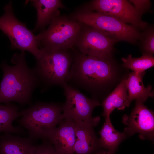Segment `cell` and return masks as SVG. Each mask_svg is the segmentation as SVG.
Returning a JSON list of instances; mask_svg holds the SVG:
<instances>
[{
  "label": "cell",
  "instance_id": "6da1fadb",
  "mask_svg": "<svg viewBox=\"0 0 154 154\" xmlns=\"http://www.w3.org/2000/svg\"><path fill=\"white\" fill-rule=\"evenodd\" d=\"M116 66L112 56L101 58L76 53L67 83L88 92L97 100L98 95L114 78Z\"/></svg>",
  "mask_w": 154,
  "mask_h": 154
},
{
  "label": "cell",
  "instance_id": "7a4b0ae2",
  "mask_svg": "<svg viewBox=\"0 0 154 154\" xmlns=\"http://www.w3.org/2000/svg\"><path fill=\"white\" fill-rule=\"evenodd\" d=\"M10 66L5 62L0 66L3 73L0 83V104L15 101L21 105L30 104L34 90L40 80L33 70L29 68L25 52L13 56Z\"/></svg>",
  "mask_w": 154,
  "mask_h": 154
},
{
  "label": "cell",
  "instance_id": "3957f363",
  "mask_svg": "<svg viewBox=\"0 0 154 154\" xmlns=\"http://www.w3.org/2000/svg\"><path fill=\"white\" fill-rule=\"evenodd\" d=\"M71 18L97 29L116 42L123 41L133 44H136L141 34L140 30L131 25L86 7L74 13Z\"/></svg>",
  "mask_w": 154,
  "mask_h": 154
},
{
  "label": "cell",
  "instance_id": "277c9868",
  "mask_svg": "<svg viewBox=\"0 0 154 154\" xmlns=\"http://www.w3.org/2000/svg\"><path fill=\"white\" fill-rule=\"evenodd\" d=\"M62 111V104L37 102L20 112L19 123L33 140L44 139L63 120Z\"/></svg>",
  "mask_w": 154,
  "mask_h": 154
},
{
  "label": "cell",
  "instance_id": "5b68a950",
  "mask_svg": "<svg viewBox=\"0 0 154 154\" xmlns=\"http://www.w3.org/2000/svg\"><path fill=\"white\" fill-rule=\"evenodd\" d=\"M40 49L41 54L33 70L46 85L62 87L67 83L74 56L68 50Z\"/></svg>",
  "mask_w": 154,
  "mask_h": 154
},
{
  "label": "cell",
  "instance_id": "8992f818",
  "mask_svg": "<svg viewBox=\"0 0 154 154\" xmlns=\"http://www.w3.org/2000/svg\"><path fill=\"white\" fill-rule=\"evenodd\" d=\"M82 24L60 13L52 20L48 28L36 35L40 48L68 50L75 46Z\"/></svg>",
  "mask_w": 154,
  "mask_h": 154
},
{
  "label": "cell",
  "instance_id": "52a82bcc",
  "mask_svg": "<svg viewBox=\"0 0 154 154\" xmlns=\"http://www.w3.org/2000/svg\"><path fill=\"white\" fill-rule=\"evenodd\" d=\"M4 9V14L0 17V29L9 38L11 48L21 52H29L37 59L41 52L37 36L27 27L25 24L16 18L11 1L5 6Z\"/></svg>",
  "mask_w": 154,
  "mask_h": 154
},
{
  "label": "cell",
  "instance_id": "ba28073f",
  "mask_svg": "<svg viewBox=\"0 0 154 154\" xmlns=\"http://www.w3.org/2000/svg\"><path fill=\"white\" fill-rule=\"evenodd\" d=\"M66 101L62 104V119H70L76 122L92 124L95 127L99 123L100 117H93L92 113L94 108L101 103L94 99L88 98L79 90L68 83L62 87Z\"/></svg>",
  "mask_w": 154,
  "mask_h": 154
},
{
  "label": "cell",
  "instance_id": "9c48e42d",
  "mask_svg": "<svg viewBox=\"0 0 154 154\" xmlns=\"http://www.w3.org/2000/svg\"><path fill=\"white\" fill-rule=\"evenodd\" d=\"M93 11L112 16L125 24L144 30L148 24L129 0H93L86 7Z\"/></svg>",
  "mask_w": 154,
  "mask_h": 154
},
{
  "label": "cell",
  "instance_id": "30bf717a",
  "mask_svg": "<svg viewBox=\"0 0 154 154\" xmlns=\"http://www.w3.org/2000/svg\"><path fill=\"white\" fill-rule=\"evenodd\" d=\"M82 24L75 45L79 52L87 56L101 58L112 56L116 41L97 29Z\"/></svg>",
  "mask_w": 154,
  "mask_h": 154
},
{
  "label": "cell",
  "instance_id": "8fae6325",
  "mask_svg": "<svg viewBox=\"0 0 154 154\" xmlns=\"http://www.w3.org/2000/svg\"><path fill=\"white\" fill-rule=\"evenodd\" d=\"M122 121L127 126L123 132L127 137L137 133L141 139L153 140L154 113L141 102L136 100L135 107L131 114L129 116L124 115Z\"/></svg>",
  "mask_w": 154,
  "mask_h": 154
},
{
  "label": "cell",
  "instance_id": "7c38bea8",
  "mask_svg": "<svg viewBox=\"0 0 154 154\" xmlns=\"http://www.w3.org/2000/svg\"><path fill=\"white\" fill-rule=\"evenodd\" d=\"M76 124L73 120L64 119L58 127L54 128L46 136L45 138L53 145L58 154H74Z\"/></svg>",
  "mask_w": 154,
  "mask_h": 154
},
{
  "label": "cell",
  "instance_id": "4fadbf2b",
  "mask_svg": "<svg viewBox=\"0 0 154 154\" xmlns=\"http://www.w3.org/2000/svg\"><path fill=\"white\" fill-rule=\"evenodd\" d=\"M76 141L74 147L75 154H92L98 149L102 148L100 139L94 129L95 127L88 123L76 122Z\"/></svg>",
  "mask_w": 154,
  "mask_h": 154
},
{
  "label": "cell",
  "instance_id": "5bb4252c",
  "mask_svg": "<svg viewBox=\"0 0 154 154\" xmlns=\"http://www.w3.org/2000/svg\"><path fill=\"white\" fill-rule=\"evenodd\" d=\"M37 147L29 137L7 133L0 135V154H34Z\"/></svg>",
  "mask_w": 154,
  "mask_h": 154
},
{
  "label": "cell",
  "instance_id": "9a60e30c",
  "mask_svg": "<svg viewBox=\"0 0 154 154\" xmlns=\"http://www.w3.org/2000/svg\"><path fill=\"white\" fill-rule=\"evenodd\" d=\"M30 1L36 8L37 13V21L33 32L43 29L59 13V9L64 7L60 0H33Z\"/></svg>",
  "mask_w": 154,
  "mask_h": 154
},
{
  "label": "cell",
  "instance_id": "2e32d148",
  "mask_svg": "<svg viewBox=\"0 0 154 154\" xmlns=\"http://www.w3.org/2000/svg\"><path fill=\"white\" fill-rule=\"evenodd\" d=\"M145 72V71L137 74L132 72L129 74L128 78L125 80L128 92L127 103L129 106L134 100L144 103L149 97L154 96L151 86L149 85L145 88L143 83V78Z\"/></svg>",
  "mask_w": 154,
  "mask_h": 154
},
{
  "label": "cell",
  "instance_id": "e0dca14e",
  "mask_svg": "<svg viewBox=\"0 0 154 154\" xmlns=\"http://www.w3.org/2000/svg\"><path fill=\"white\" fill-rule=\"evenodd\" d=\"M105 119V122L99 132L101 146L107 154H115L119 144L127 137L124 132H119L115 129L110 117Z\"/></svg>",
  "mask_w": 154,
  "mask_h": 154
},
{
  "label": "cell",
  "instance_id": "ac0fdd59",
  "mask_svg": "<svg viewBox=\"0 0 154 154\" xmlns=\"http://www.w3.org/2000/svg\"><path fill=\"white\" fill-rule=\"evenodd\" d=\"M125 80H122L101 104L103 109L102 115L105 118L110 117L111 113L116 108L123 110L129 107L127 103V90Z\"/></svg>",
  "mask_w": 154,
  "mask_h": 154
},
{
  "label": "cell",
  "instance_id": "d6986e66",
  "mask_svg": "<svg viewBox=\"0 0 154 154\" xmlns=\"http://www.w3.org/2000/svg\"><path fill=\"white\" fill-rule=\"evenodd\" d=\"M21 116L15 104L10 103L0 104V133L3 132L24 135L25 131L22 128L12 125L13 121Z\"/></svg>",
  "mask_w": 154,
  "mask_h": 154
},
{
  "label": "cell",
  "instance_id": "ffe728a7",
  "mask_svg": "<svg viewBox=\"0 0 154 154\" xmlns=\"http://www.w3.org/2000/svg\"><path fill=\"white\" fill-rule=\"evenodd\" d=\"M121 60L125 68L130 69L137 74L142 73L154 66V58L153 56L143 54L140 57L134 58L129 54Z\"/></svg>",
  "mask_w": 154,
  "mask_h": 154
},
{
  "label": "cell",
  "instance_id": "44dd1931",
  "mask_svg": "<svg viewBox=\"0 0 154 154\" xmlns=\"http://www.w3.org/2000/svg\"><path fill=\"white\" fill-rule=\"evenodd\" d=\"M143 54L151 56L154 54V27L148 26L141 33L138 41Z\"/></svg>",
  "mask_w": 154,
  "mask_h": 154
},
{
  "label": "cell",
  "instance_id": "7402d4cb",
  "mask_svg": "<svg viewBox=\"0 0 154 154\" xmlns=\"http://www.w3.org/2000/svg\"><path fill=\"white\" fill-rule=\"evenodd\" d=\"M43 139V142L37 145L34 154H58L53 145L46 139Z\"/></svg>",
  "mask_w": 154,
  "mask_h": 154
},
{
  "label": "cell",
  "instance_id": "603a6c76",
  "mask_svg": "<svg viewBox=\"0 0 154 154\" xmlns=\"http://www.w3.org/2000/svg\"><path fill=\"white\" fill-rule=\"evenodd\" d=\"M129 1L142 15L148 12L151 6V1L149 0H129Z\"/></svg>",
  "mask_w": 154,
  "mask_h": 154
},
{
  "label": "cell",
  "instance_id": "cb8c5ba5",
  "mask_svg": "<svg viewBox=\"0 0 154 154\" xmlns=\"http://www.w3.org/2000/svg\"></svg>",
  "mask_w": 154,
  "mask_h": 154
}]
</instances>
